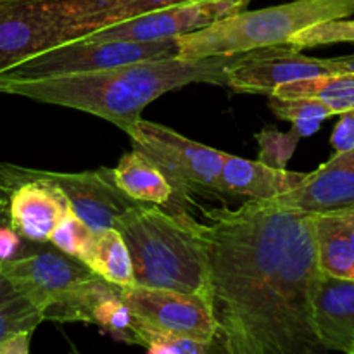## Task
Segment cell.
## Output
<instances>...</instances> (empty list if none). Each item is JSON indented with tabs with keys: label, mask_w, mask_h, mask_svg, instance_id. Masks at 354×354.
I'll return each instance as SVG.
<instances>
[{
	"label": "cell",
	"mask_w": 354,
	"mask_h": 354,
	"mask_svg": "<svg viewBox=\"0 0 354 354\" xmlns=\"http://www.w3.org/2000/svg\"><path fill=\"white\" fill-rule=\"evenodd\" d=\"M209 304L225 354H327L311 320L313 218L270 201L204 211Z\"/></svg>",
	"instance_id": "obj_1"
},
{
	"label": "cell",
	"mask_w": 354,
	"mask_h": 354,
	"mask_svg": "<svg viewBox=\"0 0 354 354\" xmlns=\"http://www.w3.org/2000/svg\"><path fill=\"white\" fill-rule=\"evenodd\" d=\"M245 54L204 59L169 55L100 71L3 82L0 83V93L83 111L127 131L142 120V113L149 104L171 90L194 83L227 85L228 73Z\"/></svg>",
	"instance_id": "obj_2"
},
{
	"label": "cell",
	"mask_w": 354,
	"mask_h": 354,
	"mask_svg": "<svg viewBox=\"0 0 354 354\" xmlns=\"http://www.w3.org/2000/svg\"><path fill=\"white\" fill-rule=\"evenodd\" d=\"M114 228L130 249L135 286L196 294L209 301L201 221L185 211L137 204L118 218Z\"/></svg>",
	"instance_id": "obj_3"
},
{
	"label": "cell",
	"mask_w": 354,
	"mask_h": 354,
	"mask_svg": "<svg viewBox=\"0 0 354 354\" xmlns=\"http://www.w3.org/2000/svg\"><path fill=\"white\" fill-rule=\"evenodd\" d=\"M354 14V0H292L258 10H242L204 30L176 38V57L235 55L287 45L306 28Z\"/></svg>",
	"instance_id": "obj_4"
},
{
	"label": "cell",
	"mask_w": 354,
	"mask_h": 354,
	"mask_svg": "<svg viewBox=\"0 0 354 354\" xmlns=\"http://www.w3.org/2000/svg\"><path fill=\"white\" fill-rule=\"evenodd\" d=\"M47 244L26 242L17 258L0 266V273L41 311L44 322L88 324L93 304L116 286Z\"/></svg>",
	"instance_id": "obj_5"
},
{
	"label": "cell",
	"mask_w": 354,
	"mask_h": 354,
	"mask_svg": "<svg viewBox=\"0 0 354 354\" xmlns=\"http://www.w3.org/2000/svg\"><path fill=\"white\" fill-rule=\"evenodd\" d=\"M111 0H0V76L104 28Z\"/></svg>",
	"instance_id": "obj_6"
},
{
	"label": "cell",
	"mask_w": 354,
	"mask_h": 354,
	"mask_svg": "<svg viewBox=\"0 0 354 354\" xmlns=\"http://www.w3.org/2000/svg\"><path fill=\"white\" fill-rule=\"evenodd\" d=\"M133 149L144 152L159 166L173 187V199H178L180 211L192 194H225L221 183L223 151L190 140L173 128L154 121H140L128 128Z\"/></svg>",
	"instance_id": "obj_7"
},
{
	"label": "cell",
	"mask_w": 354,
	"mask_h": 354,
	"mask_svg": "<svg viewBox=\"0 0 354 354\" xmlns=\"http://www.w3.org/2000/svg\"><path fill=\"white\" fill-rule=\"evenodd\" d=\"M176 55V40L161 41H93L75 40L57 45L28 59L23 64L0 76L3 82L54 78V76L78 75V73L100 71L131 62L151 61Z\"/></svg>",
	"instance_id": "obj_8"
},
{
	"label": "cell",
	"mask_w": 354,
	"mask_h": 354,
	"mask_svg": "<svg viewBox=\"0 0 354 354\" xmlns=\"http://www.w3.org/2000/svg\"><path fill=\"white\" fill-rule=\"evenodd\" d=\"M120 294L140 328L206 344L216 339V322L206 297L137 286L121 287Z\"/></svg>",
	"instance_id": "obj_9"
},
{
	"label": "cell",
	"mask_w": 354,
	"mask_h": 354,
	"mask_svg": "<svg viewBox=\"0 0 354 354\" xmlns=\"http://www.w3.org/2000/svg\"><path fill=\"white\" fill-rule=\"evenodd\" d=\"M251 0H182L86 35L80 40L161 41L204 30L218 21L245 10Z\"/></svg>",
	"instance_id": "obj_10"
},
{
	"label": "cell",
	"mask_w": 354,
	"mask_h": 354,
	"mask_svg": "<svg viewBox=\"0 0 354 354\" xmlns=\"http://www.w3.org/2000/svg\"><path fill=\"white\" fill-rule=\"evenodd\" d=\"M0 178L9 190V221L14 232L26 242H48L62 218L71 213L68 197L33 168L2 162Z\"/></svg>",
	"instance_id": "obj_11"
},
{
	"label": "cell",
	"mask_w": 354,
	"mask_h": 354,
	"mask_svg": "<svg viewBox=\"0 0 354 354\" xmlns=\"http://www.w3.org/2000/svg\"><path fill=\"white\" fill-rule=\"evenodd\" d=\"M335 73L344 71L334 57H310L289 45H277L248 52L245 57L230 69L227 86L235 92L272 95L279 86L287 83Z\"/></svg>",
	"instance_id": "obj_12"
},
{
	"label": "cell",
	"mask_w": 354,
	"mask_h": 354,
	"mask_svg": "<svg viewBox=\"0 0 354 354\" xmlns=\"http://www.w3.org/2000/svg\"><path fill=\"white\" fill-rule=\"evenodd\" d=\"M41 178L54 183L69 201L71 211L93 232L114 228L118 218L137 201L130 199L114 182L113 168L86 169L80 173L37 169Z\"/></svg>",
	"instance_id": "obj_13"
},
{
	"label": "cell",
	"mask_w": 354,
	"mask_h": 354,
	"mask_svg": "<svg viewBox=\"0 0 354 354\" xmlns=\"http://www.w3.org/2000/svg\"><path fill=\"white\" fill-rule=\"evenodd\" d=\"M280 207L317 214L344 209L354 204V149L335 152L334 158L315 171L290 192L270 199Z\"/></svg>",
	"instance_id": "obj_14"
},
{
	"label": "cell",
	"mask_w": 354,
	"mask_h": 354,
	"mask_svg": "<svg viewBox=\"0 0 354 354\" xmlns=\"http://www.w3.org/2000/svg\"><path fill=\"white\" fill-rule=\"evenodd\" d=\"M311 320L327 351H354V279L320 273L311 296Z\"/></svg>",
	"instance_id": "obj_15"
},
{
	"label": "cell",
	"mask_w": 354,
	"mask_h": 354,
	"mask_svg": "<svg viewBox=\"0 0 354 354\" xmlns=\"http://www.w3.org/2000/svg\"><path fill=\"white\" fill-rule=\"evenodd\" d=\"M306 175L308 173L289 171L287 168L277 169L225 152L221 183L225 194L245 196L252 201H270L296 189Z\"/></svg>",
	"instance_id": "obj_16"
},
{
	"label": "cell",
	"mask_w": 354,
	"mask_h": 354,
	"mask_svg": "<svg viewBox=\"0 0 354 354\" xmlns=\"http://www.w3.org/2000/svg\"><path fill=\"white\" fill-rule=\"evenodd\" d=\"M113 175L116 185L137 203L159 207L171 203L173 187L169 180L152 159L137 149L121 156Z\"/></svg>",
	"instance_id": "obj_17"
},
{
	"label": "cell",
	"mask_w": 354,
	"mask_h": 354,
	"mask_svg": "<svg viewBox=\"0 0 354 354\" xmlns=\"http://www.w3.org/2000/svg\"><path fill=\"white\" fill-rule=\"evenodd\" d=\"M311 218L320 272L339 279H354V254L344 209L317 213Z\"/></svg>",
	"instance_id": "obj_18"
},
{
	"label": "cell",
	"mask_w": 354,
	"mask_h": 354,
	"mask_svg": "<svg viewBox=\"0 0 354 354\" xmlns=\"http://www.w3.org/2000/svg\"><path fill=\"white\" fill-rule=\"evenodd\" d=\"M80 261L99 275L118 287H133V263L130 249L116 228H107L93 234L92 242L80 258Z\"/></svg>",
	"instance_id": "obj_19"
},
{
	"label": "cell",
	"mask_w": 354,
	"mask_h": 354,
	"mask_svg": "<svg viewBox=\"0 0 354 354\" xmlns=\"http://www.w3.org/2000/svg\"><path fill=\"white\" fill-rule=\"evenodd\" d=\"M272 95L286 99H315L330 107L334 114L354 109V73H335L317 78L301 80L279 86Z\"/></svg>",
	"instance_id": "obj_20"
},
{
	"label": "cell",
	"mask_w": 354,
	"mask_h": 354,
	"mask_svg": "<svg viewBox=\"0 0 354 354\" xmlns=\"http://www.w3.org/2000/svg\"><path fill=\"white\" fill-rule=\"evenodd\" d=\"M41 322V311L0 273V342L17 334H33Z\"/></svg>",
	"instance_id": "obj_21"
},
{
	"label": "cell",
	"mask_w": 354,
	"mask_h": 354,
	"mask_svg": "<svg viewBox=\"0 0 354 354\" xmlns=\"http://www.w3.org/2000/svg\"><path fill=\"white\" fill-rule=\"evenodd\" d=\"M268 106L272 113L280 120L292 123V128L301 137H310L318 131L320 124L327 118L334 116L330 107L315 99H286L279 95H268Z\"/></svg>",
	"instance_id": "obj_22"
},
{
	"label": "cell",
	"mask_w": 354,
	"mask_h": 354,
	"mask_svg": "<svg viewBox=\"0 0 354 354\" xmlns=\"http://www.w3.org/2000/svg\"><path fill=\"white\" fill-rule=\"evenodd\" d=\"M256 140L259 144V162L277 169H286L299 144L301 135L294 128H290V131H280L273 127H266L256 135Z\"/></svg>",
	"instance_id": "obj_23"
},
{
	"label": "cell",
	"mask_w": 354,
	"mask_h": 354,
	"mask_svg": "<svg viewBox=\"0 0 354 354\" xmlns=\"http://www.w3.org/2000/svg\"><path fill=\"white\" fill-rule=\"evenodd\" d=\"M332 44H354V19H335L306 28L290 38L287 45L296 50Z\"/></svg>",
	"instance_id": "obj_24"
},
{
	"label": "cell",
	"mask_w": 354,
	"mask_h": 354,
	"mask_svg": "<svg viewBox=\"0 0 354 354\" xmlns=\"http://www.w3.org/2000/svg\"><path fill=\"white\" fill-rule=\"evenodd\" d=\"M92 239L93 232L71 211L55 227L54 234L48 239V244H52L71 258L80 259L92 242Z\"/></svg>",
	"instance_id": "obj_25"
},
{
	"label": "cell",
	"mask_w": 354,
	"mask_h": 354,
	"mask_svg": "<svg viewBox=\"0 0 354 354\" xmlns=\"http://www.w3.org/2000/svg\"><path fill=\"white\" fill-rule=\"evenodd\" d=\"M135 330H137V346H144V348H147L152 342H159V344L168 346L175 354H225L216 342L206 344V342L194 341V339L158 334V332L140 328L137 325V322H135Z\"/></svg>",
	"instance_id": "obj_26"
},
{
	"label": "cell",
	"mask_w": 354,
	"mask_h": 354,
	"mask_svg": "<svg viewBox=\"0 0 354 354\" xmlns=\"http://www.w3.org/2000/svg\"><path fill=\"white\" fill-rule=\"evenodd\" d=\"M176 2H182V0H111L102 14L104 28L133 19L142 14L162 9V7H168Z\"/></svg>",
	"instance_id": "obj_27"
},
{
	"label": "cell",
	"mask_w": 354,
	"mask_h": 354,
	"mask_svg": "<svg viewBox=\"0 0 354 354\" xmlns=\"http://www.w3.org/2000/svg\"><path fill=\"white\" fill-rule=\"evenodd\" d=\"M341 120L332 131L330 144L335 152H348L354 149V109L339 114Z\"/></svg>",
	"instance_id": "obj_28"
},
{
	"label": "cell",
	"mask_w": 354,
	"mask_h": 354,
	"mask_svg": "<svg viewBox=\"0 0 354 354\" xmlns=\"http://www.w3.org/2000/svg\"><path fill=\"white\" fill-rule=\"evenodd\" d=\"M31 334H17L0 342V354H30Z\"/></svg>",
	"instance_id": "obj_29"
},
{
	"label": "cell",
	"mask_w": 354,
	"mask_h": 354,
	"mask_svg": "<svg viewBox=\"0 0 354 354\" xmlns=\"http://www.w3.org/2000/svg\"><path fill=\"white\" fill-rule=\"evenodd\" d=\"M9 223V190L0 178V227Z\"/></svg>",
	"instance_id": "obj_30"
},
{
	"label": "cell",
	"mask_w": 354,
	"mask_h": 354,
	"mask_svg": "<svg viewBox=\"0 0 354 354\" xmlns=\"http://www.w3.org/2000/svg\"><path fill=\"white\" fill-rule=\"evenodd\" d=\"M346 220H348V232H349V241H351L353 254H354V204L349 207H344Z\"/></svg>",
	"instance_id": "obj_31"
},
{
	"label": "cell",
	"mask_w": 354,
	"mask_h": 354,
	"mask_svg": "<svg viewBox=\"0 0 354 354\" xmlns=\"http://www.w3.org/2000/svg\"><path fill=\"white\" fill-rule=\"evenodd\" d=\"M334 61L337 62L342 68L344 73H354V54L351 55H341V57H334Z\"/></svg>",
	"instance_id": "obj_32"
},
{
	"label": "cell",
	"mask_w": 354,
	"mask_h": 354,
	"mask_svg": "<svg viewBox=\"0 0 354 354\" xmlns=\"http://www.w3.org/2000/svg\"><path fill=\"white\" fill-rule=\"evenodd\" d=\"M145 349H147V354H175L168 346L159 344V342H152V344H149Z\"/></svg>",
	"instance_id": "obj_33"
},
{
	"label": "cell",
	"mask_w": 354,
	"mask_h": 354,
	"mask_svg": "<svg viewBox=\"0 0 354 354\" xmlns=\"http://www.w3.org/2000/svg\"><path fill=\"white\" fill-rule=\"evenodd\" d=\"M68 342H69V354H83L78 348H76L75 344H73L71 341H68Z\"/></svg>",
	"instance_id": "obj_34"
},
{
	"label": "cell",
	"mask_w": 354,
	"mask_h": 354,
	"mask_svg": "<svg viewBox=\"0 0 354 354\" xmlns=\"http://www.w3.org/2000/svg\"><path fill=\"white\" fill-rule=\"evenodd\" d=\"M342 354H354V351H351V353H342Z\"/></svg>",
	"instance_id": "obj_35"
}]
</instances>
